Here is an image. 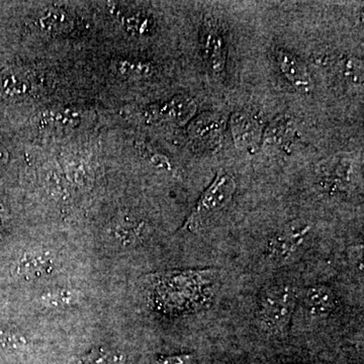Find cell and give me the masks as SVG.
Instances as JSON below:
<instances>
[{
  "mask_svg": "<svg viewBox=\"0 0 364 364\" xmlns=\"http://www.w3.org/2000/svg\"><path fill=\"white\" fill-rule=\"evenodd\" d=\"M9 152H7L6 148L2 147V146L0 145V166H2V165L6 164V163L9 162Z\"/></svg>",
  "mask_w": 364,
  "mask_h": 364,
  "instance_id": "603a6c76",
  "label": "cell"
},
{
  "mask_svg": "<svg viewBox=\"0 0 364 364\" xmlns=\"http://www.w3.org/2000/svg\"><path fill=\"white\" fill-rule=\"evenodd\" d=\"M274 59L280 74L289 85L301 92H312L315 82L310 68L305 61L294 53L282 48H277L275 50Z\"/></svg>",
  "mask_w": 364,
  "mask_h": 364,
  "instance_id": "ba28073f",
  "label": "cell"
},
{
  "mask_svg": "<svg viewBox=\"0 0 364 364\" xmlns=\"http://www.w3.org/2000/svg\"><path fill=\"white\" fill-rule=\"evenodd\" d=\"M296 291L287 284H272L262 291L258 317L267 331H287L296 308Z\"/></svg>",
  "mask_w": 364,
  "mask_h": 364,
  "instance_id": "6da1fadb",
  "label": "cell"
},
{
  "mask_svg": "<svg viewBox=\"0 0 364 364\" xmlns=\"http://www.w3.org/2000/svg\"><path fill=\"white\" fill-rule=\"evenodd\" d=\"M46 126L50 128L68 129L74 128L80 123L81 117L77 112L71 109H59L57 112H50L44 117Z\"/></svg>",
  "mask_w": 364,
  "mask_h": 364,
  "instance_id": "ac0fdd59",
  "label": "cell"
},
{
  "mask_svg": "<svg viewBox=\"0 0 364 364\" xmlns=\"http://www.w3.org/2000/svg\"><path fill=\"white\" fill-rule=\"evenodd\" d=\"M310 226L289 227L270 239L267 245V255L272 260H287L304 243L310 233Z\"/></svg>",
  "mask_w": 364,
  "mask_h": 364,
  "instance_id": "8fae6325",
  "label": "cell"
},
{
  "mask_svg": "<svg viewBox=\"0 0 364 364\" xmlns=\"http://www.w3.org/2000/svg\"><path fill=\"white\" fill-rule=\"evenodd\" d=\"M30 88V81L18 69L6 68L0 72V97L4 100H21L28 95Z\"/></svg>",
  "mask_w": 364,
  "mask_h": 364,
  "instance_id": "5bb4252c",
  "label": "cell"
},
{
  "mask_svg": "<svg viewBox=\"0 0 364 364\" xmlns=\"http://www.w3.org/2000/svg\"><path fill=\"white\" fill-rule=\"evenodd\" d=\"M202 49L208 71L215 77H224L228 60L227 40L221 26L214 21L205 23L203 26Z\"/></svg>",
  "mask_w": 364,
  "mask_h": 364,
  "instance_id": "52a82bcc",
  "label": "cell"
},
{
  "mask_svg": "<svg viewBox=\"0 0 364 364\" xmlns=\"http://www.w3.org/2000/svg\"><path fill=\"white\" fill-rule=\"evenodd\" d=\"M107 235L122 247H133L146 238L148 227L145 222L131 215H123L114 218L107 227Z\"/></svg>",
  "mask_w": 364,
  "mask_h": 364,
  "instance_id": "30bf717a",
  "label": "cell"
},
{
  "mask_svg": "<svg viewBox=\"0 0 364 364\" xmlns=\"http://www.w3.org/2000/svg\"><path fill=\"white\" fill-rule=\"evenodd\" d=\"M304 305L310 315L324 317L334 310L336 299L329 287L316 284L306 289L304 294Z\"/></svg>",
  "mask_w": 364,
  "mask_h": 364,
  "instance_id": "7c38bea8",
  "label": "cell"
},
{
  "mask_svg": "<svg viewBox=\"0 0 364 364\" xmlns=\"http://www.w3.org/2000/svg\"><path fill=\"white\" fill-rule=\"evenodd\" d=\"M193 356L191 354H177V355L159 356L153 364H188Z\"/></svg>",
  "mask_w": 364,
  "mask_h": 364,
  "instance_id": "44dd1931",
  "label": "cell"
},
{
  "mask_svg": "<svg viewBox=\"0 0 364 364\" xmlns=\"http://www.w3.org/2000/svg\"><path fill=\"white\" fill-rule=\"evenodd\" d=\"M341 77L344 79L347 85L353 87H363L364 70L363 61L355 56L341 57L336 64Z\"/></svg>",
  "mask_w": 364,
  "mask_h": 364,
  "instance_id": "9a60e30c",
  "label": "cell"
},
{
  "mask_svg": "<svg viewBox=\"0 0 364 364\" xmlns=\"http://www.w3.org/2000/svg\"><path fill=\"white\" fill-rule=\"evenodd\" d=\"M320 183L326 191L334 195L344 193L348 189L353 174V157L342 153L326 158L317 166Z\"/></svg>",
  "mask_w": 364,
  "mask_h": 364,
  "instance_id": "5b68a950",
  "label": "cell"
},
{
  "mask_svg": "<svg viewBox=\"0 0 364 364\" xmlns=\"http://www.w3.org/2000/svg\"><path fill=\"white\" fill-rule=\"evenodd\" d=\"M53 261L49 254L44 252L26 253L16 265V273L26 279H39L51 274Z\"/></svg>",
  "mask_w": 364,
  "mask_h": 364,
  "instance_id": "4fadbf2b",
  "label": "cell"
},
{
  "mask_svg": "<svg viewBox=\"0 0 364 364\" xmlns=\"http://www.w3.org/2000/svg\"><path fill=\"white\" fill-rule=\"evenodd\" d=\"M229 124L237 150L253 154L260 149L264 126L257 117L245 111H237L230 117Z\"/></svg>",
  "mask_w": 364,
  "mask_h": 364,
  "instance_id": "8992f818",
  "label": "cell"
},
{
  "mask_svg": "<svg viewBox=\"0 0 364 364\" xmlns=\"http://www.w3.org/2000/svg\"><path fill=\"white\" fill-rule=\"evenodd\" d=\"M198 112V104L196 100L188 95H177L163 102L153 105L146 112L149 121L167 122L176 124H188Z\"/></svg>",
  "mask_w": 364,
  "mask_h": 364,
  "instance_id": "9c48e42d",
  "label": "cell"
},
{
  "mask_svg": "<svg viewBox=\"0 0 364 364\" xmlns=\"http://www.w3.org/2000/svg\"><path fill=\"white\" fill-rule=\"evenodd\" d=\"M299 138V132L293 117L277 116L263 130L260 148L269 156L289 154Z\"/></svg>",
  "mask_w": 364,
  "mask_h": 364,
  "instance_id": "277c9868",
  "label": "cell"
},
{
  "mask_svg": "<svg viewBox=\"0 0 364 364\" xmlns=\"http://www.w3.org/2000/svg\"><path fill=\"white\" fill-rule=\"evenodd\" d=\"M4 215L2 214V208H0V231L4 229Z\"/></svg>",
  "mask_w": 364,
  "mask_h": 364,
  "instance_id": "cb8c5ba5",
  "label": "cell"
},
{
  "mask_svg": "<svg viewBox=\"0 0 364 364\" xmlns=\"http://www.w3.org/2000/svg\"><path fill=\"white\" fill-rule=\"evenodd\" d=\"M69 23H70V18L68 14L60 11H47L45 16L40 18L41 26L48 32H60L65 30Z\"/></svg>",
  "mask_w": 364,
  "mask_h": 364,
  "instance_id": "ffe728a7",
  "label": "cell"
},
{
  "mask_svg": "<svg viewBox=\"0 0 364 364\" xmlns=\"http://www.w3.org/2000/svg\"><path fill=\"white\" fill-rule=\"evenodd\" d=\"M236 191L234 177L226 172H219L214 181L200 196L196 207L186 220L184 229L189 232H198L205 226L208 218L223 210L233 198Z\"/></svg>",
  "mask_w": 364,
  "mask_h": 364,
  "instance_id": "7a4b0ae2",
  "label": "cell"
},
{
  "mask_svg": "<svg viewBox=\"0 0 364 364\" xmlns=\"http://www.w3.org/2000/svg\"><path fill=\"white\" fill-rule=\"evenodd\" d=\"M43 305L49 308H68L81 301V294L73 289H57L43 294Z\"/></svg>",
  "mask_w": 364,
  "mask_h": 364,
  "instance_id": "2e32d148",
  "label": "cell"
},
{
  "mask_svg": "<svg viewBox=\"0 0 364 364\" xmlns=\"http://www.w3.org/2000/svg\"><path fill=\"white\" fill-rule=\"evenodd\" d=\"M117 68L122 75L133 79L147 78L154 72L152 64L142 60H122Z\"/></svg>",
  "mask_w": 364,
  "mask_h": 364,
  "instance_id": "e0dca14e",
  "label": "cell"
},
{
  "mask_svg": "<svg viewBox=\"0 0 364 364\" xmlns=\"http://www.w3.org/2000/svg\"><path fill=\"white\" fill-rule=\"evenodd\" d=\"M224 116L219 112H205L188 123V138L198 150L215 151L221 147L224 139Z\"/></svg>",
  "mask_w": 364,
  "mask_h": 364,
  "instance_id": "3957f363",
  "label": "cell"
},
{
  "mask_svg": "<svg viewBox=\"0 0 364 364\" xmlns=\"http://www.w3.org/2000/svg\"><path fill=\"white\" fill-rule=\"evenodd\" d=\"M124 356L111 349L100 347L86 353L80 359V364H123Z\"/></svg>",
  "mask_w": 364,
  "mask_h": 364,
  "instance_id": "d6986e66",
  "label": "cell"
},
{
  "mask_svg": "<svg viewBox=\"0 0 364 364\" xmlns=\"http://www.w3.org/2000/svg\"><path fill=\"white\" fill-rule=\"evenodd\" d=\"M26 343V341L23 337L0 330V344L6 345V346H20Z\"/></svg>",
  "mask_w": 364,
  "mask_h": 364,
  "instance_id": "7402d4cb",
  "label": "cell"
}]
</instances>
